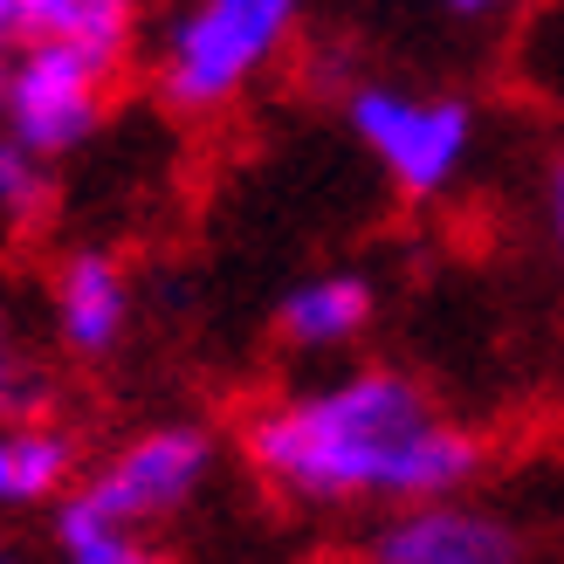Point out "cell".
Instances as JSON below:
<instances>
[{
	"label": "cell",
	"instance_id": "12",
	"mask_svg": "<svg viewBox=\"0 0 564 564\" xmlns=\"http://www.w3.org/2000/svg\"><path fill=\"white\" fill-rule=\"evenodd\" d=\"M48 200H55L48 159L14 145V138H0V220H8V228H35L48 214Z\"/></svg>",
	"mask_w": 564,
	"mask_h": 564
},
{
	"label": "cell",
	"instance_id": "3",
	"mask_svg": "<svg viewBox=\"0 0 564 564\" xmlns=\"http://www.w3.org/2000/svg\"><path fill=\"white\" fill-rule=\"evenodd\" d=\"M345 124L365 145V159L386 173L406 200H441L475 159V104L447 90H413V83H351Z\"/></svg>",
	"mask_w": 564,
	"mask_h": 564
},
{
	"label": "cell",
	"instance_id": "10",
	"mask_svg": "<svg viewBox=\"0 0 564 564\" xmlns=\"http://www.w3.org/2000/svg\"><path fill=\"white\" fill-rule=\"evenodd\" d=\"M138 35H145V0H28V42H63L124 69Z\"/></svg>",
	"mask_w": 564,
	"mask_h": 564
},
{
	"label": "cell",
	"instance_id": "5",
	"mask_svg": "<svg viewBox=\"0 0 564 564\" xmlns=\"http://www.w3.org/2000/svg\"><path fill=\"white\" fill-rule=\"evenodd\" d=\"M214 455H220V447H214L207 427H193V420H159V427L131 434L124 447H110L76 496L97 502V510L118 517V523L159 530V523H173L186 502L207 489Z\"/></svg>",
	"mask_w": 564,
	"mask_h": 564
},
{
	"label": "cell",
	"instance_id": "17",
	"mask_svg": "<svg viewBox=\"0 0 564 564\" xmlns=\"http://www.w3.org/2000/svg\"><path fill=\"white\" fill-rule=\"evenodd\" d=\"M0 564H28V557H21V551H14V544H0Z\"/></svg>",
	"mask_w": 564,
	"mask_h": 564
},
{
	"label": "cell",
	"instance_id": "7",
	"mask_svg": "<svg viewBox=\"0 0 564 564\" xmlns=\"http://www.w3.org/2000/svg\"><path fill=\"white\" fill-rule=\"evenodd\" d=\"M48 317L55 337L76 358H110L131 330V275L110 248H69L48 282Z\"/></svg>",
	"mask_w": 564,
	"mask_h": 564
},
{
	"label": "cell",
	"instance_id": "6",
	"mask_svg": "<svg viewBox=\"0 0 564 564\" xmlns=\"http://www.w3.org/2000/svg\"><path fill=\"white\" fill-rule=\"evenodd\" d=\"M365 564H523V538L510 517L462 496H427L386 510L358 544Z\"/></svg>",
	"mask_w": 564,
	"mask_h": 564
},
{
	"label": "cell",
	"instance_id": "4",
	"mask_svg": "<svg viewBox=\"0 0 564 564\" xmlns=\"http://www.w3.org/2000/svg\"><path fill=\"white\" fill-rule=\"evenodd\" d=\"M110 90H118V63H97L63 42H21L14 55H0V138L55 165L97 138Z\"/></svg>",
	"mask_w": 564,
	"mask_h": 564
},
{
	"label": "cell",
	"instance_id": "15",
	"mask_svg": "<svg viewBox=\"0 0 564 564\" xmlns=\"http://www.w3.org/2000/svg\"><path fill=\"white\" fill-rule=\"evenodd\" d=\"M544 214H551V241H557V262H564V159L551 165V186H544Z\"/></svg>",
	"mask_w": 564,
	"mask_h": 564
},
{
	"label": "cell",
	"instance_id": "14",
	"mask_svg": "<svg viewBox=\"0 0 564 564\" xmlns=\"http://www.w3.org/2000/svg\"><path fill=\"white\" fill-rule=\"evenodd\" d=\"M28 42V0H0V55H14Z\"/></svg>",
	"mask_w": 564,
	"mask_h": 564
},
{
	"label": "cell",
	"instance_id": "11",
	"mask_svg": "<svg viewBox=\"0 0 564 564\" xmlns=\"http://www.w3.org/2000/svg\"><path fill=\"white\" fill-rule=\"evenodd\" d=\"M55 564H173V557H159L152 530L104 517L83 496H63V510H55Z\"/></svg>",
	"mask_w": 564,
	"mask_h": 564
},
{
	"label": "cell",
	"instance_id": "13",
	"mask_svg": "<svg viewBox=\"0 0 564 564\" xmlns=\"http://www.w3.org/2000/svg\"><path fill=\"white\" fill-rule=\"evenodd\" d=\"M28 406H35V386H28V372L14 365L8 330H0V413H28Z\"/></svg>",
	"mask_w": 564,
	"mask_h": 564
},
{
	"label": "cell",
	"instance_id": "9",
	"mask_svg": "<svg viewBox=\"0 0 564 564\" xmlns=\"http://www.w3.org/2000/svg\"><path fill=\"white\" fill-rule=\"evenodd\" d=\"M76 441L35 413H0V510H35L48 496H69Z\"/></svg>",
	"mask_w": 564,
	"mask_h": 564
},
{
	"label": "cell",
	"instance_id": "1",
	"mask_svg": "<svg viewBox=\"0 0 564 564\" xmlns=\"http://www.w3.org/2000/svg\"><path fill=\"white\" fill-rule=\"evenodd\" d=\"M241 455L256 482L296 510H400L462 496L489 447L455 413H441L413 372L351 365L262 400L241 420Z\"/></svg>",
	"mask_w": 564,
	"mask_h": 564
},
{
	"label": "cell",
	"instance_id": "2",
	"mask_svg": "<svg viewBox=\"0 0 564 564\" xmlns=\"http://www.w3.org/2000/svg\"><path fill=\"white\" fill-rule=\"evenodd\" d=\"M303 0H180L152 35V90L180 118H220L296 35Z\"/></svg>",
	"mask_w": 564,
	"mask_h": 564
},
{
	"label": "cell",
	"instance_id": "16",
	"mask_svg": "<svg viewBox=\"0 0 564 564\" xmlns=\"http://www.w3.org/2000/svg\"><path fill=\"white\" fill-rule=\"evenodd\" d=\"M447 8H455V14H496L502 0H447Z\"/></svg>",
	"mask_w": 564,
	"mask_h": 564
},
{
	"label": "cell",
	"instance_id": "8",
	"mask_svg": "<svg viewBox=\"0 0 564 564\" xmlns=\"http://www.w3.org/2000/svg\"><path fill=\"white\" fill-rule=\"evenodd\" d=\"M379 317V296L358 269H324V275H303L290 296L275 303V330L290 351H345L358 345Z\"/></svg>",
	"mask_w": 564,
	"mask_h": 564
}]
</instances>
